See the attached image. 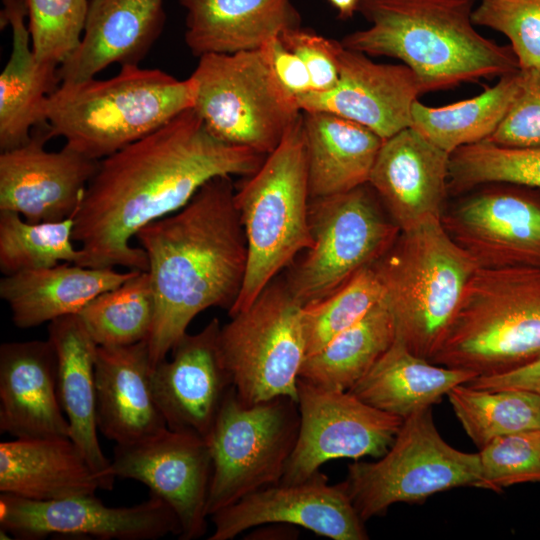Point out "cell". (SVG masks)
<instances>
[{
    "label": "cell",
    "mask_w": 540,
    "mask_h": 540,
    "mask_svg": "<svg viewBox=\"0 0 540 540\" xmlns=\"http://www.w3.org/2000/svg\"><path fill=\"white\" fill-rule=\"evenodd\" d=\"M265 155L209 133L190 108L151 134L99 160L74 216L77 265L148 270L131 239L149 223L185 206L209 180L253 174Z\"/></svg>",
    "instance_id": "obj_1"
},
{
    "label": "cell",
    "mask_w": 540,
    "mask_h": 540,
    "mask_svg": "<svg viewBox=\"0 0 540 540\" xmlns=\"http://www.w3.org/2000/svg\"><path fill=\"white\" fill-rule=\"evenodd\" d=\"M231 176L205 183L181 209L155 220L135 238L148 260L155 298L146 343L153 368L211 307L228 310L247 266V243Z\"/></svg>",
    "instance_id": "obj_2"
},
{
    "label": "cell",
    "mask_w": 540,
    "mask_h": 540,
    "mask_svg": "<svg viewBox=\"0 0 540 540\" xmlns=\"http://www.w3.org/2000/svg\"><path fill=\"white\" fill-rule=\"evenodd\" d=\"M477 0H360L369 27L340 43L368 56L396 58L419 79L424 93L517 72L510 45L483 35L472 22Z\"/></svg>",
    "instance_id": "obj_3"
},
{
    "label": "cell",
    "mask_w": 540,
    "mask_h": 540,
    "mask_svg": "<svg viewBox=\"0 0 540 540\" xmlns=\"http://www.w3.org/2000/svg\"><path fill=\"white\" fill-rule=\"evenodd\" d=\"M195 102L191 77L178 80L160 69L122 66L107 80L61 82L46 101L50 138L101 160L158 130Z\"/></svg>",
    "instance_id": "obj_4"
},
{
    "label": "cell",
    "mask_w": 540,
    "mask_h": 540,
    "mask_svg": "<svg viewBox=\"0 0 540 540\" xmlns=\"http://www.w3.org/2000/svg\"><path fill=\"white\" fill-rule=\"evenodd\" d=\"M539 354L540 267H478L429 361L490 376Z\"/></svg>",
    "instance_id": "obj_5"
},
{
    "label": "cell",
    "mask_w": 540,
    "mask_h": 540,
    "mask_svg": "<svg viewBox=\"0 0 540 540\" xmlns=\"http://www.w3.org/2000/svg\"><path fill=\"white\" fill-rule=\"evenodd\" d=\"M371 267L393 316L395 338L430 360L478 266L448 235L440 218L429 216L400 230Z\"/></svg>",
    "instance_id": "obj_6"
},
{
    "label": "cell",
    "mask_w": 540,
    "mask_h": 540,
    "mask_svg": "<svg viewBox=\"0 0 540 540\" xmlns=\"http://www.w3.org/2000/svg\"><path fill=\"white\" fill-rule=\"evenodd\" d=\"M310 199L301 114L277 148L235 190L247 266L229 316L249 307L282 269L312 246Z\"/></svg>",
    "instance_id": "obj_7"
},
{
    "label": "cell",
    "mask_w": 540,
    "mask_h": 540,
    "mask_svg": "<svg viewBox=\"0 0 540 540\" xmlns=\"http://www.w3.org/2000/svg\"><path fill=\"white\" fill-rule=\"evenodd\" d=\"M194 110L211 135L262 155L300 118L298 99L276 79L262 48L199 57Z\"/></svg>",
    "instance_id": "obj_8"
},
{
    "label": "cell",
    "mask_w": 540,
    "mask_h": 540,
    "mask_svg": "<svg viewBox=\"0 0 540 540\" xmlns=\"http://www.w3.org/2000/svg\"><path fill=\"white\" fill-rule=\"evenodd\" d=\"M343 483L366 522L396 503H422L438 492L458 487L480 488L479 454L447 443L430 407L403 420L382 457L350 464Z\"/></svg>",
    "instance_id": "obj_9"
},
{
    "label": "cell",
    "mask_w": 540,
    "mask_h": 540,
    "mask_svg": "<svg viewBox=\"0 0 540 540\" xmlns=\"http://www.w3.org/2000/svg\"><path fill=\"white\" fill-rule=\"evenodd\" d=\"M299 426L295 400L281 396L247 405L232 387L206 438L213 464L208 516L250 493L280 483Z\"/></svg>",
    "instance_id": "obj_10"
},
{
    "label": "cell",
    "mask_w": 540,
    "mask_h": 540,
    "mask_svg": "<svg viewBox=\"0 0 540 540\" xmlns=\"http://www.w3.org/2000/svg\"><path fill=\"white\" fill-rule=\"evenodd\" d=\"M302 307L286 280L275 278L249 307L220 327L221 358L243 403L281 396L297 402L306 357Z\"/></svg>",
    "instance_id": "obj_11"
},
{
    "label": "cell",
    "mask_w": 540,
    "mask_h": 540,
    "mask_svg": "<svg viewBox=\"0 0 540 540\" xmlns=\"http://www.w3.org/2000/svg\"><path fill=\"white\" fill-rule=\"evenodd\" d=\"M309 226L312 246L285 279L302 305L328 296L374 264L400 233L368 183L311 198Z\"/></svg>",
    "instance_id": "obj_12"
},
{
    "label": "cell",
    "mask_w": 540,
    "mask_h": 540,
    "mask_svg": "<svg viewBox=\"0 0 540 540\" xmlns=\"http://www.w3.org/2000/svg\"><path fill=\"white\" fill-rule=\"evenodd\" d=\"M300 426L282 483H298L333 459L382 457L403 419L381 411L352 392L322 388L298 379Z\"/></svg>",
    "instance_id": "obj_13"
},
{
    "label": "cell",
    "mask_w": 540,
    "mask_h": 540,
    "mask_svg": "<svg viewBox=\"0 0 540 540\" xmlns=\"http://www.w3.org/2000/svg\"><path fill=\"white\" fill-rule=\"evenodd\" d=\"M460 196L440 220L479 268L540 267V188L488 184Z\"/></svg>",
    "instance_id": "obj_14"
},
{
    "label": "cell",
    "mask_w": 540,
    "mask_h": 540,
    "mask_svg": "<svg viewBox=\"0 0 540 540\" xmlns=\"http://www.w3.org/2000/svg\"><path fill=\"white\" fill-rule=\"evenodd\" d=\"M149 499L127 507H110L95 494L36 501L0 496V527L20 540L48 536H82L101 540H157L179 535L170 506L150 493Z\"/></svg>",
    "instance_id": "obj_15"
},
{
    "label": "cell",
    "mask_w": 540,
    "mask_h": 540,
    "mask_svg": "<svg viewBox=\"0 0 540 540\" xmlns=\"http://www.w3.org/2000/svg\"><path fill=\"white\" fill-rule=\"evenodd\" d=\"M111 468L116 478L143 483L170 506L180 540L206 533L213 464L205 438L166 428L137 442L116 444Z\"/></svg>",
    "instance_id": "obj_16"
},
{
    "label": "cell",
    "mask_w": 540,
    "mask_h": 540,
    "mask_svg": "<svg viewBox=\"0 0 540 540\" xmlns=\"http://www.w3.org/2000/svg\"><path fill=\"white\" fill-rule=\"evenodd\" d=\"M209 540H231L266 524L300 526L333 540H367L343 482L330 484L320 471L298 483H278L250 493L210 516Z\"/></svg>",
    "instance_id": "obj_17"
},
{
    "label": "cell",
    "mask_w": 540,
    "mask_h": 540,
    "mask_svg": "<svg viewBox=\"0 0 540 540\" xmlns=\"http://www.w3.org/2000/svg\"><path fill=\"white\" fill-rule=\"evenodd\" d=\"M46 125L30 140L0 154V211L30 222H57L75 216L99 160L66 146L45 149Z\"/></svg>",
    "instance_id": "obj_18"
},
{
    "label": "cell",
    "mask_w": 540,
    "mask_h": 540,
    "mask_svg": "<svg viewBox=\"0 0 540 540\" xmlns=\"http://www.w3.org/2000/svg\"><path fill=\"white\" fill-rule=\"evenodd\" d=\"M339 79L325 92L298 98L303 112H327L358 123L386 140L411 127L412 107L425 94L404 64H382L339 41Z\"/></svg>",
    "instance_id": "obj_19"
},
{
    "label": "cell",
    "mask_w": 540,
    "mask_h": 540,
    "mask_svg": "<svg viewBox=\"0 0 540 540\" xmlns=\"http://www.w3.org/2000/svg\"><path fill=\"white\" fill-rule=\"evenodd\" d=\"M220 327L214 318L198 333H186L172 359L153 368L154 395L169 429L209 435L233 387L219 351Z\"/></svg>",
    "instance_id": "obj_20"
},
{
    "label": "cell",
    "mask_w": 540,
    "mask_h": 540,
    "mask_svg": "<svg viewBox=\"0 0 540 540\" xmlns=\"http://www.w3.org/2000/svg\"><path fill=\"white\" fill-rule=\"evenodd\" d=\"M449 162L450 153L409 127L383 141L368 184L404 230L426 217L440 218L449 195Z\"/></svg>",
    "instance_id": "obj_21"
},
{
    "label": "cell",
    "mask_w": 540,
    "mask_h": 540,
    "mask_svg": "<svg viewBox=\"0 0 540 540\" xmlns=\"http://www.w3.org/2000/svg\"><path fill=\"white\" fill-rule=\"evenodd\" d=\"M0 431L14 438L69 437L48 338L1 344Z\"/></svg>",
    "instance_id": "obj_22"
},
{
    "label": "cell",
    "mask_w": 540,
    "mask_h": 540,
    "mask_svg": "<svg viewBox=\"0 0 540 540\" xmlns=\"http://www.w3.org/2000/svg\"><path fill=\"white\" fill-rule=\"evenodd\" d=\"M165 21L164 0H91L81 42L58 68L60 81L93 78L116 63L139 66Z\"/></svg>",
    "instance_id": "obj_23"
},
{
    "label": "cell",
    "mask_w": 540,
    "mask_h": 540,
    "mask_svg": "<svg viewBox=\"0 0 540 540\" xmlns=\"http://www.w3.org/2000/svg\"><path fill=\"white\" fill-rule=\"evenodd\" d=\"M148 346H98L95 359L97 423L117 445L143 440L168 428L152 386Z\"/></svg>",
    "instance_id": "obj_24"
},
{
    "label": "cell",
    "mask_w": 540,
    "mask_h": 540,
    "mask_svg": "<svg viewBox=\"0 0 540 540\" xmlns=\"http://www.w3.org/2000/svg\"><path fill=\"white\" fill-rule=\"evenodd\" d=\"M48 339L57 356L58 393L69 423V437L94 471L100 489L112 490L116 477L97 435L95 359L98 345L78 314L49 322Z\"/></svg>",
    "instance_id": "obj_25"
},
{
    "label": "cell",
    "mask_w": 540,
    "mask_h": 540,
    "mask_svg": "<svg viewBox=\"0 0 540 540\" xmlns=\"http://www.w3.org/2000/svg\"><path fill=\"white\" fill-rule=\"evenodd\" d=\"M186 10L185 43L194 56L255 50L300 27L292 0H178Z\"/></svg>",
    "instance_id": "obj_26"
},
{
    "label": "cell",
    "mask_w": 540,
    "mask_h": 540,
    "mask_svg": "<svg viewBox=\"0 0 540 540\" xmlns=\"http://www.w3.org/2000/svg\"><path fill=\"white\" fill-rule=\"evenodd\" d=\"M137 271L60 263L4 275L0 297L8 304L14 325L29 329L79 314L95 297L119 286Z\"/></svg>",
    "instance_id": "obj_27"
},
{
    "label": "cell",
    "mask_w": 540,
    "mask_h": 540,
    "mask_svg": "<svg viewBox=\"0 0 540 540\" xmlns=\"http://www.w3.org/2000/svg\"><path fill=\"white\" fill-rule=\"evenodd\" d=\"M99 481L70 437L15 438L0 443V491L50 501L95 494Z\"/></svg>",
    "instance_id": "obj_28"
},
{
    "label": "cell",
    "mask_w": 540,
    "mask_h": 540,
    "mask_svg": "<svg viewBox=\"0 0 540 540\" xmlns=\"http://www.w3.org/2000/svg\"><path fill=\"white\" fill-rule=\"evenodd\" d=\"M1 28L12 29V49L0 74V149L27 143L36 126L46 125V101L61 83L57 66L36 60L25 24V0L3 5Z\"/></svg>",
    "instance_id": "obj_29"
},
{
    "label": "cell",
    "mask_w": 540,
    "mask_h": 540,
    "mask_svg": "<svg viewBox=\"0 0 540 540\" xmlns=\"http://www.w3.org/2000/svg\"><path fill=\"white\" fill-rule=\"evenodd\" d=\"M302 132L310 198L367 184L383 143L368 128L327 112H303Z\"/></svg>",
    "instance_id": "obj_30"
},
{
    "label": "cell",
    "mask_w": 540,
    "mask_h": 540,
    "mask_svg": "<svg viewBox=\"0 0 540 540\" xmlns=\"http://www.w3.org/2000/svg\"><path fill=\"white\" fill-rule=\"evenodd\" d=\"M471 371L430 362L396 339L349 390L365 403L403 420L433 407L457 385L469 383Z\"/></svg>",
    "instance_id": "obj_31"
},
{
    "label": "cell",
    "mask_w": 540,
    "mask_h": 540,
    "mask_svg": "<svg viewBox=\"0 0 540 540\" xmlns=\"http://www.w3.org/2000/svg\"><path fill=\"white\" fill-rule=\"evenodd\" d=\"M396 337L393 316L382 299L322 349L305 357L299 379L331 390H350L389 349Z\"/></svg>",
    "instance_id": "obj_32"
},
{
    "label": "cell",
    "mask_w": 540,
    "mask_h": 540,
    "mask_svg": "<svg viewBox=\"0 0 540 540\" xmlns=\"http://www.w3.org/2000/svg\"><path fill=\"white\" fill-rule=\"evenodd\" d=\"M518 72L500 77L477 96L445 106H427L417 100L412 107L411 128L450 154L462 146L487 140L513 103Z\"/></svg>",
    "instance_id": "obj_33"
},
{
    "label": "cell",
    "mask_w": 540,
    "mask_h": 540,
    "mask_svg": "<svg viewBox=\"0 0 540 540\" xmlns=\"http://www.w3.org/2000/svg\"><path fill=\"white\" fill-rule=\"evenodd\" d=\"M447 396L464 431L479 449L503 435L540 430L538 394L479 389L465 383L452 388Z\"/></svg>",
    "instance_id": "obj_34"
},
{
    "label": "cell",
    "mask_w": 540,
    "mask_h": 540,
    "mask_svg": "<svg viewBox=\"0 0 540 540\" xmlns=\"http://www.w3.org/2000/svg\"><path fill=\"white\" fill-rule=\"evenodd\" d=\"M155 315L147 271H137L119 286L90 301L78 314L98 346H127L145 341Z\"/></svg>",
    "instance_id": "obj_35"
},
{
    "label": "cell",
    "mask_w": 540,
    "mask_h": 540,
    "mask_svg": "<svg viewBox=\"0 0 540 540\" xmlns=\"http://www.w3.org/2000/svg\"><path fill=\"white\" fill-rule=\"evenodd\" d=\"M488 184L540 188V146L509 147L483 140L450 154L449 195L460 196Z\"/></svg>",
    "instance_id": "obj_36"
},
{
    "label": "cell",
    "mask_w": 540,
    "mask_h": 540,
    "mask_svg": "<svg viewBox=\"0 0 540 540\" xmlns=\"http://www.w3.org/2000/svg\"><path fill=\"white\" fill-rule=\"evenodd\" d=\"M74 218L30 222L12 211H0V271L12 275L60 263L78 264L80 248L73 239Z\"/></svg>",
    "instance_id": "obj_37"
},
{
    "label": "cell",
    "mask_w": 540,
    "mask_h": 540,
    "mask_svg": "<svg viewBox=\"0 0 540 540\" xmlns=\"http://www.w3.org/2000/svg\"><path fill=\"white\" fill-rule=\"evenodd\" d=\"M383 297L382 285L369 266L328 296L303 305L301 323L306 357L357 322Z\"/></svg>",
    "instance_id": "obj_38"
},
{
    "label": "cell",
    "mask_w": 540,
    "mask_h": 540,
    "mask_svg": "<svg viewBox=\"0 0 540 540\" xmlns=\"http://www.w3.org/2000/svg\"><path fill=\"white\" fill-rule=\"evenodd\" d=\"M31 47L37 61L59 67L79 46L88 0H25Z\"/></svg>",
    "instance_id": "obj_39"
},
{
    "label": "cell",
    "mask_w": 540,
    "mask_h": 540,
    "mask_svg": "<svg viewBox=\"0 0 540 540\" xmlns=\"http://www.w3.org/2000/svg\"><path fill=\"white\" fill-rule=\"evenodd\" d=\"M478 454L482 489L500 492L516 484L540 482V430L497 437Z\"/></svg>",
    "instance_id": "obj_40"
},
{
    "label": "cell",
    "mask_w": 540,
    "mask_h": 540,
    "mask_svg": "<svg viewBox=\"0 0 540 540\" xmlns=\"http://www.w3.org/2000/svg\"><path fill=\"white\" fill-rule=\"evenodd\" d=\"M472 22L504 34L520 69L540 68V0H478Z\"/></svg>",
    "instance_id": "obj_41"
},
{
    "label": "cell",
    "mask_w": 540,
    "mask_h": 540,
    "mask_svg": "<svg viewBox=\"0 0 540 540\" xmlns=\"http://www.w3.org/2000/svg\"><path fill=\"white\" fill-rule=\"evenodd\" d=\"M518 75L513 103L487 140L509 147L540 146V68L519 69Z\"/></svg>",
    "instance_id": "obj_42"
},
{
    "label": "cell",
    "mask_w": 540,
    "mask_h": 540,
    "mask_svg": "<svg viewBox=\"0 0 540 540\" xmlns=\"http://www.w3.org/2000/svg\"><path fill=\"white\" fill-rule=\"evenodd\" d=\"M279 37L306 65L313 92H325L335 87L339 79V41L327 39L301 26L288 29Z\"/></svg>",
    "instance_id": "obj_43"
},
{
    "label": "cell",
    "mask_w": 540,
    "mask_h": 540,
    "mask_svg": "<svg viewBox=\"0 0 540 540\" xmlns=\"http://www.w3.org/2000/svg\"><path fill=\"white\" fill-rule=\"evenodd\" d=\"M281 86L297 99L312 91L311 78L301 58L276 37L261 47Z\"/></svg>",
    "instance_id": "obj_44"
},
{
    "label": "cell",
    "mask_w": 540,
    "mask_h": 540,
    "mask_svg": "<svg viewBox=\"0 0 540 540\" xmlns=\"http://www.w3.org/2000/svg\"><path fill=\"white\" fill-rule=\"evenodd\" d=\"M468 384L479 389H517L540 395V354L516 369L496 375L477 376Z\"/></svg>",
    "instance_id": "obj_45"
},
{
    "label": "cell",
    "mask_w": 540,
    "mask_h": 540,
    "mask_svg": "<svg viewBox=\"0 0 540 540\" xmlns=\"http://www.w3.org/2000/svg\"><path fill=\"white\" fill-rule=\"evenodd\" d=\"M329 3L337 10L339 18L342 20L349 19L358 11L360 0H328Z\"/></svg>",
    "instance_id": "obj_46"
},
{
    "label": "cell",
    "mask_w": 540,
    "mask_h": 540,
    "mask_svg": "<svg viewBox=\"0 0 540 540\" xmlns=\"http://www.w3.org/2000/svg\"><path fill=\"white\" fill-rule=\"evenodd\" d=\"M11 1H14V0H3V4L9 3Z\"/></svg>",
    "instance_id": "obj_47"
}]
</instances>
